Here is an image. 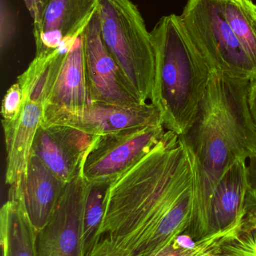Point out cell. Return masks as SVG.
<instances>
[{
  "instance_id": "cell-10",
  "label": "cell",
  "mask_w": 256,
  "mask_h": 256,
  "mask_svg": "<svg viewBox=\"0 0 256 256\" xmlns=\"http://www.w3.org/2000/svg\"><path fill=\"white\" fill-rule=\"evenodd\" d=\"M98 0H49L33 31L36 56L69 50L97 10Z\"/></svg>"
},
{
  "instance_id": "cell-11",
  "label": "cell",
  "mask_w": 256,
  "mask_h": 256,
  "mask_svg": "<svg viewBox=\"0 0 256 256\" xmlns=\"http://www.w3.org/2000/svg\"><path fill=\"white\" fill-rule=\"evenodd\" d=\"M95 138L72 128L40 126L32 154L67 184L79 173L83 158Z\"/></svg>"
},
{
  "instance_id": "cell-25",
  "label": "cell",
  "mask_w": 256,
  "mask_h": 256,
  "mask_svg": "<svg viewBox=\"0 0 256 256\" xmlns=\"http://www.w3.org/2000/svg\"><path fill=\"white\" fill-rule=\"evenodd\" d=\"M249 108L252 114V120L256 128V80L251 84L249 96Z\"/></svg>"
},
{
  "instance_id": "cell-13",
  "label": "cell",
  "mask_w": 256,
  "mask_h": 256,
  "mask_svg": "<svg viewBox=\"0 0 256 256\" xmlns=\"http://www.w3.org/2000/svg\"><path fill=\"white\" fill-rule=\"evenodd\" d=\"M43 118L42 104L24 97L16 120L2 121L6 149V184L15 188L27 173L33 142Z\"/></svg>"
},
{
  "instance_id": "cell-27",
  "label": "cell",
  "mask_w": 256,
  "mask_h": 256,
  "mask_svg": "<svg viewBox=\"0 0 256 256\" xmlns=\"http://www.w3.org/2000/svg\"><path fill=\"white\" fill-rule=\"evenodd\" d=\"M248 192H249V195L252 197L254 200L256 202V191L252 190L249 189L248 190Z\"/></svg>"
},
{
  "instance_id": "cell-9",
  "label": "cell",
  "mask_w": 256,
  "mask_h": 256,
  "mask_svg": "<svg viewBox=\"0 0 256 256\" xmlns=\"http://www.w3.org/2000/svg\"><path fill=\"white\" fill-rule=\"evenodd\" d=\"M81 36L90 103L144 104L126 84L118 64L104 44L97 10Z\"/></svg>"
},
{
  "instance_id": "cell-22",
  "label": "cell",
  "mask_w": 256,
  "mask_h": 256,
  "mask_svg": "<svg viewBox=\"0 0 256 256\" xmlns=\"http://www.w3.org/2000/svg\"><path fill=\"white\" fill-rule=\"evenodd\" d=\"M24 102L21 86L16 82L6 92L2 102L1 116L5 122L16 120L21 112Z\"/></svg>"
},
{
  "instance_id": "cell-23",
  "label": "cell",
  "mask_w": 256,
  "mask_h": 256,
  "mask_svg": "<svg viewBox=\"0 0 256 256\" xmlns=\"http://www.w3.org/2000/svg\"><path fill=\"white\" fill-rule=\"evenodd\" d=\"M33 20V31L39 27L44 9L49 0H24Z\"/></svg>"
},
{
  "instance_id": "cell-26",
  "label": "cell",
  "mask_w": 256,
  "mask_h": 256,
  "mask_svg": "<svg viewBox=\"0 0 256 256\" xmlns=\"http://www.w3.org/2000/svg\"><path fill=\"white\" fill-rule=\"evenodd\" d=\"M245 204H246V207L249 208L250 210H252L256 215V202L249 195L248 192L247 195H246V203H245Z\"/></svg>"
},
{
  "instance_id": "cell-18",
  "label": "cell",
  "mask_w": 256,
  "mask_h": 256,
  "mask_svg": "<svg viewBox=\"0 0 256 256\" xmlns=\"http://www.w3.org/2000/svg\"><path fill=\"white\" fill-rule=\"evenodd\" d=\"M233 32L256 66V4L252 0H222Z\"/></svg>"
},
{
  "instance_id": "cell-1",
  "label": "cell",
  "mask_w": 256,
  "mask_h": 256,
  "mask_svg": "<svg viewBox=\"0 0 256 256\" xmlns=\"http://www.w3.org/2000/svg\"><path fill=\"white\" fill-rule=\"evenodd\" d=\"M183 234L198 240L208 227L198 210L190 155L167 130L110 184L105 218L86 256H154Z\"/></svg>"
},
{
  "instance_id": "cell-4",
  "label": "cell",
  "mask_w": 256,
  "mask_h": 256,
  "mask_svg": "<svg viewBox=\"0 0 256 256\" xmlns=\"http://www.w3.org/2000/svg\"><path fill=\"white\" fill-rule=\"evenodd\" d=\"M102 40L123 78L143 104L152 98L156 54L151 34L132 0H98Z\"/></svg>"
},
{
  "instance_id": "cell-5",
  "label": "cell",
  "mask_w": 256,
  "mask_h": 256,
  "mask_svg": "<svg viewBox=\"0 0 256 256\" xmlns=\"http://www.w3.org/2000/svg\"><path fill=\"white\" fill-rule=\"evenodd\" d=\"M179 16L213 73L255 80V63L226 20L222 0H189Z\"/></svg>"
},
{
  "instance_id": "cell-6",
  "label": "cell",
  "mask_w": 256,
  "mask_h": 256,
  "mask_svg": "<svg viewBox=\"0 0 256 256\" xmlns=\"http://www.w3.org/2000/svg\"><path fill=\"white\" fill-rule=\"evenodd\" d=\"M41 126L72 128L99 137L135 128L163 126L160 112L151 103L120 106L90 102L80 108H44Z\"/></svg>"
},
{
  "instance_id": "cell-2",
  "label": "cell",
  "mask_w": 256,
  "mask_h": 256,
  "mask_svg": "<svg viewBox=\"0 0 256 256\" xmlns=\"http://www.w3.org/2000/svg\"><path fill=\"white\" fill-rule=\"evenodd\" d=\"M251 84L213 73L192 126L179 136L192 159L198 210L208 228L216 185L234 164L256 156V128L249 103Z\"/></svg>"
},
{
  "instance_id": "cell-19",
  "label": "cell",
  "mask_w": 256,
  "mask_h": 256,
  "mask_svg": "<svg viewBox=\"0 0 256 256\" xmlns=\"http://www.w3.org/2000/svg\"><path fill=\"white\" fill-rule=\"evenodd\" d=\"M107 184H88L83 215L84 255L91 249L105 218L106 210Z\"/></svg>"
},
{
  "instance_id": "cell-7",
  "label": "cell",
  "mask_w": 256,
  "mask_h": 256,
  "mask_svg": "<svg viewBox=\"0 0 256 256\" xmlns=\"http://www.w3.org/2000/svg\"><path fill=\"white\" fill-rule=\"evenodd\" d=\"M163 126L128 130L96 137L81 162V176L88 184H110L136 164L163 138Z\"/></svg>"
},
{
  "instance_id": "cell-14",
  "label": "cell",
  "mask_w": 256,
  "mask_h": 256,
  "mask_svg": "<svg viewBox=\"0 0 256 256\" xmlns=\"http://www.w3.org/2000/svg\"><path fill=\"white\" fill-rule=\"evenodd\" d=\"M90 103L82 36L53 70L44 93L43 108H74Z\"/></svg>"
},
{
  "instance_id": "cell-8",
  "label": "cell",
  "mask_w": 256,
  "mask_h": 256,
  "mask_svg": "<svg viewBox=\"0 0 256 256\" xmlns=\"http://www.w3.org/2000/svg\"><path fill=\"white\" fill-rule=\"evenodd\" d=\"M87 188L81 172L66 185L52 218L36 231L37 256H84L83 215Z\"/></svg>"
},
{
  "instance_id": "cell-21",
  "label": "cell",
  "mask_w": 256,
  "mask_h": 256,
  "mask_svg": "<svg viewBox=\"0 0 256 256\" xmlns=\"http://www.w3.org/2000/svg\"><path fill=\"white\" fill-rule=\"evenodd\" d=\"M0 48L3 54L13 43L17 32L16 15L8 0H0Z\"/></svg>"
},
{
  "instance_id": "cell-17",
  "label": "cell",
  "mask_w": 256,
  "mask_h": 256,
  "mask_svg": "<svg viewBox=\"0 0 256 256\" xmlns=\"http://www.w3.org/2000/svg\"><path fill=\"white\" fill-rule=\"evenodd\" d=\"M244 215L245 212L240 220L230 228L198 240L188 234L180 236L154 256H224L222 246L241 228Z\"/></svg>"
},
{
  "instance_id": "cell-20",
  "label": "cell",
  "mask_w": 256,
  "mask_h": 256,
  "mask_svg": "<svg viewBox=\"0 0 256 256\" xmlns=\"http://www.w3.org/2000/svg\"><path fill=\"white\" fill-rule=\"evenodd\" d=\"M224 256H256V215L245 204L241 228L222 246Z\"/></svg>"
},
{
  "instance_id": "cell-3",
  "label": "cell",
  "mask_w": 256,
  "mask_h": 256,
  "mask_svg": "<svg viewBox=\"0 0 256 256\" xmlns=\"http://www.w3.org/2000/svg\"><path fill=\"white\" fill-rule=\"evenodd\" d=\"M151 34L156 74L150 103L166 130L183 135L191 127L213 72L175 14L161 18Z\"/></svg>"
},
{
  "instance_id": "cell-24",
  "label": "cell",
  "mask_w": 256,
  "mask_h": 256,
  "mask_svg": "<svg viewBox=\"0 0 256 256\" xmlns=\"http://www.w3.org/2000/svg\"><path fill=\"white\" fill-rule=\"evenodd\" d=\"M247 180L249 189L256 191V156L249 160L247 165Z\"/></svg>"
},
{
  "instance_id": "cell-12",
  "label": "cell",
  "mask_w": 256,
  "mask_h": 256,
  "mask_svg": "<svg viewBox=\"0 0 256 256\" xmlns=\"http://www.w3.org/2000/svg\"><path fill=\"white\" fill-rule=\"evenodd\" d=\"M66 185L31 153L25 176L18 186L9 188L8 198L21 202L32 225L39 231L52 218Z\"/></svg>"
},
{
  "instance_id": "cell-16",
  "label": "cell",
  "mask_w": 256,
  "mask_h": 256,
  "mask_svg": "<svg viewBox=\"0 0 256 256\" xmlns=\"http://www.w3.org/2000/svg\"><path fill=\"white\" fill-rule=\"evenodd\" d=\"M3 256H37L36 230L21 202L10 200L0 210Z\"/></svg>"
},
{
  "instance_id": "cell-15",
  "label": "cell",
  "mask_w": 256,
  "mask_h": 256,
  "mask_svg": "<svg viewBox=\"0 0 256 256\" xmlns=\"http://www.w3.org/2000/svg\"><path fill=\"white\" fill-rule=\"evenodd\" d=\"M248 190L247 164L240 160L224 174L213 191L209 209V234L227 230L240 220Z\"/></svg>"
}]
</instances>
